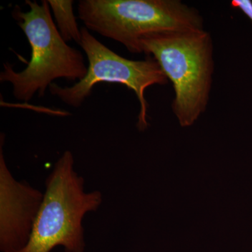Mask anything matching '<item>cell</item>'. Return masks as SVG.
<instances>
[{
	"instance_id": "ba28073f",
	"label": "cell",
	"mask_w": 252,
	"mask_h": 252,
	"mask_svg": "<svg viewBox=\"0 0 252 252\" xmlns=\"http://www.w3.org/2000/svg\"><path fill=\"white\" fill-rule=\"evenodd\" d=\"M249 18H250V19L252 21V13L250 14V16H249Z\"/></svg>"
},
{
	"instance_id": "277c9868",
	"label": "cell",
	"mask_w": 252,
	"mask_h": 252,
	"mask_svg": "<svg viewBox=\"0 0 252 252\" xmlns=\"http://www.w3.org/2000/svg\"><path fill=\"white\" fill-rule=\"evenodd\" d=\"M74 162L72 152L66 151L55 164L29 243L20 252H50L57 246L65 252H84L83 219L97 211L102 195L84 191V178L74 170Z\"/></svg>"
},
{
	"instance_id": "8992f818",
	"label": "cell",
	"mask_w": 252,
	"mask_h": 252,
	"mask_svg": "<svg viewBox=\"0 0 252 252\" xmlns=\"http://www.w3.org/2000/svg\"><path fill=\"white\" fill-rule=\"evenodd\" d=\"M1 135L0 148V250L20 252L27 246L44 195L18 182L6 166Z\"/></svg>"
},
{
	"instance_id": "3957f363",
	"label": "cell",
	"mask_w": 252,
	"mask_h": 252,
	"mask_svg": "<svg viewBox=\"0 0 252 252\" xmlns=\"http://www.w3.org/2000/svg\"><path fill=\"white\" fill-rule=\"evenodd\" d=\"M78 14L86 29L142 54L140 41L166 32L203 29L198 10L179 0H81Z\"/></svg>"
},
{
	"instance_id": "7a4b0ae2",
	"label": "cell",
	"mask_w": 252,
	"mask_h": 252,
	"mask_svg": "<svg viewBox=\"0 0 252 252\" xmlns=\"http://www.w3.org/2000/svg\"><path fill=\"white\" fill-rule=\"evenodd\" d=\"M142 54L152 56L172 81V108L182 127L191 126L205 110L214 72L213 43L205 30L166 32L140 41Z\"/></svg>"
},
{
	"instance_id": "5b68a950",
	"label": "cell",
	"mask_w": 252,
	"mask_h": 252,
	"mask_svg": "<svg viewBox=\"0 0 252 252\" xmlns=\"http://www.w3.org/2000/svg\"><path fill=\"white\" fill-rule=\"evenodd\" d=\"M79 46L89 61L87 74L84 79L69 87L53 83L49 91L53 95L72 107H79L90 96L94 86L99 83L124 84L135 92L140 109L137 127L140 131L148 127V104L145 91L153 85H165L168 79L152 56L142 61H132L119 56L97 40L86 28L81 29Z\"/></svg>"
},
{
	"instance_id": "6da1fadb",
	"label": "cell",
	"mask_w": 252,
	"mask_h": 252,
	"mask_svg": "<svg viewBox=\"0 0 252 252\" xmlns=\"http://www.w3.org/2000/svg\"><path fill=\"white\" fill-rule=\"evenodd\" d=\"M26 3L30 7L28 12L16 6L12 16L29 41L31 61L19 72L12 64L4 63L0 81L10 83L14 97L28 102L36 94L43 97L56 79L81 81L87 74L88 67L81 51L68 45L60 34L48 1L39 4L26 0Z\"/></svg>"
},
{
	"instance_id": "52a82bcc",
	"label": "cell",
	"mask_w": 252,
	"mask_h": 252,
	"mask_svg": "<svg viewBox=\"0 0 252 252\" xmlns=\"http://www.w3.org/2000/svg\"><path fill=\"white\" fill-rule=\"evenodd\" d=\"M50 8L54 13L57 24L58 31L66 42L74 41L80 44L81 29H79L77 18L73 11L72 0H48Z\"/></svg>"
}]
</instances>
